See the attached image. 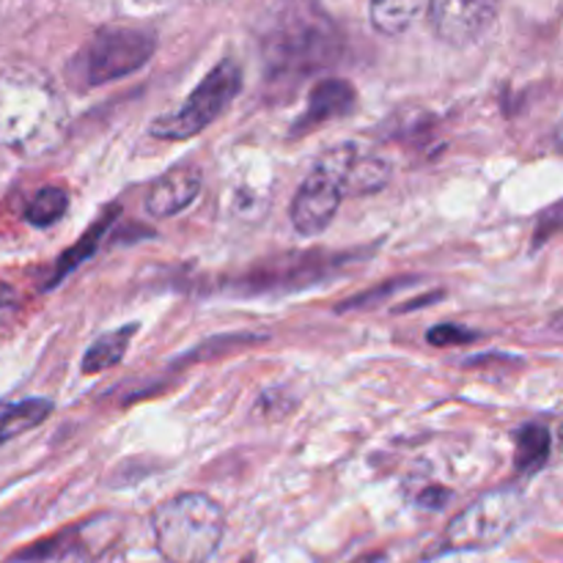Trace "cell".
Masks as SVG:
<instances>
[{
    "mask_svg": "<svg viewBox=\"0 0 563 563\" xmlns=\"http://www.w3.org/2000/svg\"><path fill=\"white\" fill-rule=\"evenodd\" d=\"M135 333H137V324L132 322V324H124V328L99 335V339L88 346L86 357H82V374H99L104 372V368L124 361L126 350H130V341L135 339Z\"/></svg>",
    "mask_w": 563,
    "mask_h": 563,
    "instance_id": "13",
    "label": "cell"
},
{
    "mask_svg": "<svg viewBox=\"0 0 563 563\" xmlns=\"http://www.w3.org/2000/svg\"><path fill=\"white\" fill-rule=\"evenodd\" d=\"M500 0H429V22L440 42L471 47L493 27Z\"/></svg>",
    "mask_w": 563,
    "mask_h": 563,
    "instance_id": "7",
    "label": "cell"
},
{
    "mask_svg": "<svg viewBox=\"0 0 563 563\" xmlns=\"http://www.w3.org/2000/svg\"><path fill=\"white\" fill-rule=\"evenodd\" d=\"M152 531L165 563H207L223 542L225 515L209 495L185 493L154 509Z\"/></svg>",
    "mask_w": 563,
    "mask_h": 563,
    "instance_id": "3",
    "label": "cell"
},
{
    "mask_svg": "<svg viewBox=\"0 0 563 563\" xmlns=\"http://www.w3.org/2000/svg\"><path fill=\"white\" fill-rule=\"evenodd\" d=\"M53 412L49 399H25V401H0V445L20 434L31 432L44 423Z\"/></svg>",
    "mask_w": 563,
    "mask_h": 563,
    "instance_id": "12",
    "label": "cell"
},
{
    "mask_svg": "<svg viewBox=\"0 0 563 563\" xmlns=\"http://www.w3.org/2000/svg\"><path fill=\"white\" fill-rule=\"evenodd\" d=\"M478 333L476 330H467L462 324H438L427 333V341L432 346H451V344H471L476 341Z\"/></svg>",
    "mask_w": 563,
    "mask_h": 563,
    "instance_id": "17",
    "label": "cell"
},
{
    "mask_svg": "<svg viewBox=\"0 0 563 563\" xmlns=\"http://www.w3.org/2000/svg\"><path fill=\"white\" fill-rule=\"evenodd\" d=\"M64 130V99L44 71H0V146L42 154L58 146Z\"/></svg>",
    "mask_w": 563,
    "mask_h": 563,
    "instance_id": "1",
    "label": "cell"
},
{
    "mask_svg": "<svg viewBox=\"0 0 563 563\" xmlns=\"http://www.w3.org/2000/svg\"><path fill=\"white\" fill-rule=\"evenodd\" d=\"M69 209V196L58 187H44L36 196L31 198L25 209V218L31 225H38V229H47V225L58 223L64 218V212Z\"/></svg>",
    "mask_w": 563,
    "mask_h": 563,
    "instance_id": "16",
    "label": "cell"
},
{
    "mask_svg": "<svg viewBox=\"0 0 563 563\" xmlns=\"http://www.w3.org/2000/svg\"><path fill=\"white\" fill-rule=\"evenodd\" d=\"M201 187V170L192 168V165H176L148 187L143 207L152 218H174L196 201Z\"/></svg>",
    "mask_w": 563,
    "mask_h": 563,
    "instance_id": "10",
    "label": "cell"
},
{
    "mask_svg": "<svg viewBox=\"0 0 563 563\" xmlns=\"http://www.w3.org/2000/svg\"><path fill=\"white\" fill-rule=\"evenodd\" d=\"M341 201H344V190L339 181L322 168H313L311 176L297 187L295 201H291V223L302 236L322 234L333 223Z\"/></svg>",
    "mask_w": 563,
    "mask_h": 563,
    "instance_id": "9",
    "label": "cell"
},
{
    "mask_svg": "<svg viewBox=\"0 0 563 563\" xmlns=\"http://www.w3.org/2000/svg\"><path fill=\"white\" fill-rule=\"evenodd\" d=\"M242 88V69L234 60H223V64L214 66L201 82H198L196 91L185 99L179 110L174 113H165L159 119L152 121L148 132L159 141H187V137H196L198 132L207 130L220 113L231 104V99L240 93Z\"/></svg>",
    "mask_w": 563,
    "mask_h": 563,
    "instance_id": "4",
    "label": "cell"
},
{
    "mask_svg": "<svg viewBox=\"0 0 563 563\" xmlns=\"http://www.w3.org/2000/svg\"><path fill=\"white\" fill-rule=\"evenodd\" d=\"M154 53V36L137 27H104L80 55L82 80L88 86L121 80L141 69Z\"/></svg>",
    "mask_w": 563,
    "mask_h": 563,
    "instance_id": "6",
    "label": "cell"
},
{
    "mask_svg": "<svg viewBox=\"0 0 563 563\" xmlns=\"http://www.w3.org/2000/svg\"><path fill=\"white\" fill-rule=\"evenodd\" d=\"M324 174L333 176L344 196H368L383 190L390 181V165L379 154L357 146V143H339L317 163Z\"/></svg>",
    "mask_w": 563,
    "mask_h": 563,
    "instance_id": "8",
    "label": "cell"
},
{
    "mask_svg": "<svg viewBox=\"0 0 563 563\" xmlns=\"http://www.w3.org/2000/svg\"><path fill=\"white\" fill-rule=\"evenodd\" d=\"M357 93L346 80H322L313 86L311 97H308V110L297 119L295 135L300 132H313L324 124V121L344 119L346 113L355 110Z\"/></svg>",
    "mask_w": 563,
    "mask_h": 563,
    "instance_id": "11",
    "label": "cell"
},
{
    "mask_svg": "<svg viewBox=\"0 0 563 563\" xmlns=\"http://www.w3.org/2000/svg\"><path fill=\"white\" fill-rule=\"evenodd\" d=\"M264 58L273 77H300L335 64L339 33L308 3H286L264 33Z\"/></svg>",
    "mask_w": 563,
    "mask_h": 563,
    "instance_id": "2",
    "label": "cell"
},
{
    "mask_svg": "<svg viewBox=\"0 0 563 563\" xmlns=\"http://www.w3.org/2000/svg\"><path fill=\"white\" fill-rule=\"evenodd\" d=\"M427 0H372L368 3V16L372 25L385 36H399L416 22Z\"/></svg>",
    "mask_w": 563,
    "mask_h": 563,
    "instance_id": "14",
    "label": "cell"
},
{
    "mask_svg": "<svg viewBox=\"0 0 563 563\" xmlns=\"http://www.w3.org/2000/svg\"><path fill=\"white\" fill-rule=\"evenodd\" d=\"M522 495L517 489H493L473 500L445 528L449 550H487L504 542L522 517Z\"/></svg>",
    "mask_w": 563,
    "mask_h": 563,
    "instance_id": "5",
    "label": "cell"
},
{
    "mask_svg": "<svg viewBox=\"0 0 563 563\" xmlns=\"http://www.w3.org/2000/svg\"><path fill=\"white\" fill-rule=\"evenodd\" d=\"M550 456V432L539 423H528L517 432V451H515V465L522 476H531L539 467L548 465Z\"/></svg>",
    "mask_w": 563,
    "mask_h": 563,
    "instance_id": "15",
    "label": "cell"
}]
</instances>
